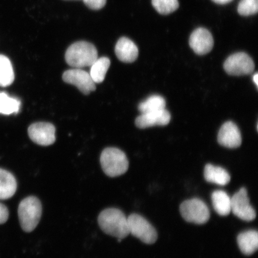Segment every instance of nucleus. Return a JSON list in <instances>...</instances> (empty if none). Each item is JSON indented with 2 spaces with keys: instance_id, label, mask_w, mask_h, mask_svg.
<instances>
[{
  "instance_id": "1",
  "label": "nucleus",
  "mask_w": 258,
  "mask_h": 258,
  "mask_svg": "<svg viewBox=\"0 0 258 258\" xmlns=\"http://www.w3.org/2000/svg\"><path fill=\"white\" fill-rule=\"evenodd\" d=\"M98 224L104 233L117 239L122 240L129 234L127 218L121 210L108 208L101 212Z\"/></svg>"
},
{
  "instance_id": "2",
  "label": "nucleus",
  "mask_w": 258,
  "mask_h": 258,
  "mask_svg": "<svg viewBox=\"0 0 258 258\" xmlns=\"http://www.w3.org/2000/svg\"><path fill=\"white\" fill-rule=\"evenodd\" d=\"M98 56V51L94 45L82 41L71 45L66 51V60L70 66L82 69L91 66Z\"/></svg>"
},
{
  "instance_id": "3",
  "label": "nucleus",
  "mask_w": 258,
  "mask_h": 258,
  "mask_svg": "<svg viewBox=\"0 0 258 258\" xmlns=\"http://www.w3.org/2000/svg\"><path fill=\"white\" fill-rule=\"evenodd\" d=\"M42 215V205L36 197L22 200L18 207V217L22 230L31 233L37 227Z\"/></svg>"
},
{
  "instance_id": "4",
  "label": "nucleus",
  "mask_w": 258,
  "mask_h": 258,
  "mask_svg": "<svg viewBox=\"0 0 258 258\" xmlns=\"http://www.w3.org/2000/svg\"><path fill=\"white\" fill-rule=\"evenodd\" d=\"M102 169L109 177L123 175L128 169L126 155L117 148H107L102 151L100 158Z\"/></svg>"
},
{
  "instance_id": "5",
  "label": "nucleus",
  "mask_w": 258,
  "mask_h": 258,
  "mask_svg": "<svg viewBox=\"0 0 258 258\" xmlns=\"http://www.w3.org/2000/svg\"><path fill=\"white\" fill-rule=\"evenodd\" d=\"M129 234L145 244H154L157 240L156 229L141 215L131 214L127 218Z\"/></svg>"
},
{
  "instance_id": "6",
  "label": "nucleus",
  "mask_w": 258,
  "mask_h": 258,
  "mask_svg": "<svg viewBox=\"0 0 258 258\" xmlns=\"http://www.w3.org/2000/svg\"><path fill=\"white\" fill-rule=\"evenodd\" d=\"M180 212L182 218L190 223L204 224L210 218L208 206L199 199H192L183 202L180 206Z\"/></svg>"
},
{
  "instance_id": "7",
  "label": "nucleus",
  "mask_w": 258,
  "mask_h": 258,
  "mask_svg": "<svg viewBox=\"0 0 258 258\" xmlns=\"http://www.w3.org/2000/svg\"><path fill=\"white\" fill-rule=\"evenodd\" d=\"M224 70L229 75L243 76L252 73L254 63L247 54L240 52L232 54L225 60Z\"/></svg>"
},
{
  "instance_id": "8",
  "label": "nucleus",
  "mask_w": 258,
  "mask_h": 258,
  "mask_svg": "<svg viewBox=\"0 0 258 258\" xmlns=\"http://www.w3.org/2000/svg\"><path fill=\"white\" fill-rule=\"evenodd\" d=\"M231 211L238 218L245 221H253L256 214L250 204L247 190L241 188L231 198Z\"/></svg>"
},
{
  "instance_id": "9",
  "label": "nucleus",
  "mask_w": 258,
  "mask_h": 258,
  "mask_svg": "<svg viewBox=\"0 0 258 258\" xmlns=\"http://www.w3.org/2000/svg\"><path fill=\"white\" fill-rule=\"evenodd\" d=\"M62 79L64 82L76 86L85 95H89L96 89V84L90 74L81 69L66 71L63 74Z\"/></svg>"
},
{
  "instance_id": "10",
  "label": "nucleus",
  "mask_w": 258,
  "mask_h": 258,
  "mask_svg": "<svg viewBox=\"0 0 258 258\" xmlns=\"http://www.w3.org/2000/svg\"><path fill=\"white\" fill-rule=\"evenodd\" d=\"M56 128L52 124L38 122L28 128V135L35 144L41 146L52 145L56 141Z\"/></svg>"
},
{
  "instance_id": "11",
  "label": "nucleus",
  "mask_w": 258,
  "mask_h": 258,
  "mask_svg": "<svg viewBox=\"0 0 258 258\" xmlns=\"http://www.w3.org/2000/svg\"><path fill=\"white\" fill-rule=\"evenodd\" d=\"M212 35L207 29L199 28L192 32L189 38V46L196 54L204 55L214 47Z\"/></svg>"
},
{
  "instance_id": "12",
  "label": "nucleus",
  "mask_w": 258,
  "mask_h": 258,
  "mask_svg": "<svg viewBox=\"0 0 258 258\" xmlns=\"http://www.w3.org/2000/svg\"><path fill=\"white\" fill-rule=\"evenodd\" d=\"M218 143L228 148H236L241 144L239 129L233 122H226L220 128L218 135Z\"/></svg>"
},
{
  "instance_id": "13",
  "label": "nucleus",
  "mask_w": 258,
  "mask_h": 258,
  "mask_svg": "<svg viewBox=\"0 0 258 258\" xmlns=\"http://www.w3.org/2000/svg\"><path fill=\"white\" fill-rule=\"evenodd\" d=\"M171 115L166 109L163 110L144 113L139 116L135 120V124L138 128H145L155 125H166L169 123Z\"/></svg>"
},
{
  "instance_id": "14",
  "label": "nucleus",
  "mask_w": 258,
  "mask_h": 258,
  "mask_svg": "<svg viewBox=\"0 0 258 258\" xmlns=\"http://www.w3.org/2000/svg\"><path fill=\"white\" fill-rule=\"evenodd\" d=\"M116 55L122 62L132 63L137 60L139 51L137 45L126 37H122L115 47Z\"/></svg>"
},
{
  "instance_id": "15",
  "label": "nucleus",
  "mask_w": 258,
  "mask_h": 258,
  "mask_svg": "<svg viewBox=\"0 0 258 258\" xmlns=\"http://www.w3.org/2000/svg\"><path fill=\"white\" fill-rule=\"evenodd\" d=\"M237 243L242 253L251 255L257 250V232L254 230L243 232L238 235Z\"/></svg>"
},
{
  "instance_id": "16",
  "label": "nucleus",
  "mask_w": 258,
  "mask_h": 258,
  "mask_svg": "<svg viewBox=\"0 0 258 258\" xmlns=\"http://www.w3.org/2000/svg\"><path fill=\"white\" fill-rule=\"evenodd\" d=\"M204 176L206 181L221 186L227 185L231 180L230 174L227 170L211 164L205 166Z\"/></svg>"
},
{
  "instance_id": "17",
  "label": "nucleus",
  "mask_w": 258,
  "mask_h": 258,
  "mask_svg": "<svg viewBox=\"0 0 258 258\" xmlns=\"http://www.w3.org/2000/svg\"><path fill=\"white\" fill-rule=\"evenodd\" d=\"M17 189L15 176L9 171L0 169V200H7L14 196Z\"/></svg>"
},
{
  "instance_id": "18",
  "label": "nucleus",
  "mask_w": 258,
  "mask_h": 258,
  "mask_svg": "<svg viewBox=\"0 0 258 258\" xmlns=\"http://www.w3.org/2000/svg\"><path fill=\"white\" fill-rule=\"evenodd\" d=\"M213 207L217 214L223 217L228 215L231 211V198L228 194L222 190H217L212 193Z\"/></svg>"
},
{
  "instance_id": "19",
  "label": "nucleus",
  "mask_w": 258,
  "mask_h": 258,
  "mask_svg": "<svg viewBox=\"0 0 258 258\" xmlns=\"http://www.w3.org/2000/svg\"><path fill=\"white\" fill-rule=\"evenodd\" d=\"M110 64V60L108 57H98V59L90 66L89 74L95 84L104 82Z\"/></svg>"
},
{
  "instance_id": "20",
  "label": "nucleus",
  "mask_w": 258,
  "mask_h": 258,
  "mask_svg": "<svg viewBox=\"0 0 258 258\" xmlns=\"http://www.w3.org/2000/svg\"><path fill=\"white\" fill-rule=\"evenodd\" d=\"M15 80V73L11 61L0 54V87L11 86Z\"/></svg>"
},
{
  "instance_id": "21",
  "label": "nucleus",
  "mask_w": 258,
  "mask_h": 258,
  "mask_svg": "<svg viewBox=\"0 0 258 258\" xmlns=\"http://www.w3.org/2000/svg\"><path fill=\"white\" fill-rule=\"evenodd\" d=\"M20 108L21 101L19 99L12 98L5 92H0V114H17Z\"/></svg>"
},
{
  "instance_id": "22",
  "label": "nucleus",
  "mask_w": 258,
  "mask_h": 258,
  "mask_svg": "<svg viewBox=\"0 0 258 258\" xmlns=\"http://www.w3.org/2000/svg\"><path fill=\"white\" fill-rule=\"evenodd\" d=\"M166 101L162 96L152 95L139 105V110L144 113L163 110L166 107Z\"/></svg>"
},
{
  "instance_id": "23",
  "label": "nucleus",
  "mask_w": 258,
  "mask_h": 258,
  "mask_svg": "<svg viewBox=\"0 0 258 258\" xmlns=\"http://www.w3.org/2000/svg\"><path fill=\"white\" fill-rule=\"evenodd\" d=\"M152 5L161 15H169L179 8L178 0H152Z\"/></svg>"
},
{
  "instance_id": "24",
  "label": "nucleus",
  "mask_w": 258,
  "mask_h": 258,
  "mask_svg": "<svg viewBox=\"0 0 258 258\" xmlns=\"http://www.w3.org/2000/svg\"><path fill=\"white\" fill-rule=\"evenodd\" d=\"M237 11L241 16H248L257 14L258 0H241L238 5Z\"/></svg>"
},
{
  "instance_id": "25",
  "label": "nucleus",
  "mask_w": 258,
  "mask_h": 258,
  "mask_svg": "<svg viewBox=\"0 0 258 258\" xmlns=\"http://www.w3.org/2000/svg\"><path fill=\"white\" fill-rule=\"evenodd\" d=\"M85 4L92 10H99L104 8L106 0H83Z\"/></svg>"
},
{
  "instance_id": "26",
  "label": "nucleus",
  "mask_w": 258,
  "mask_h": 258,
  "mask_svg": "<svg viewBox=\"0 0 258 258\" xmlns=\"http://www.w3.org/2000/svg\"><path fill=\"white\" fill-rule=\"evenodd\" d=\"M9 210L5 205L0 203V224H5L8 220Z\"/></svg>"
},
{
  "instance_id": "27",
  "label": "nucleus",
  "mask_w": 258,
  "mask_h": 258,
  "mask_svg": "<svg viewBox=\"0 0 258 258\" xmlns=\"http://www.w3.org/2000/svg\"><path fill=\"white\" fill-rule=\"evenodd\" d=\"M212 1L218 5H227L233 2V0H212Z\"/></svg>"
},
{
  "instance_id": "28",
  "label": "nucleus",
  "mask_w": 258,
  "mask_h": 258,
  "mask_svg": "<svg viewBox=\"0 0 258 258\" xmlns=\"http://www.w3.org/2000/svg\"><path fill=\"white\" fill-rule=\"evenodd\" d=\"M253 81L254 83L256 84V86H258V74L256 73L253 77Z\"/></svg>"
}]
</instances>
